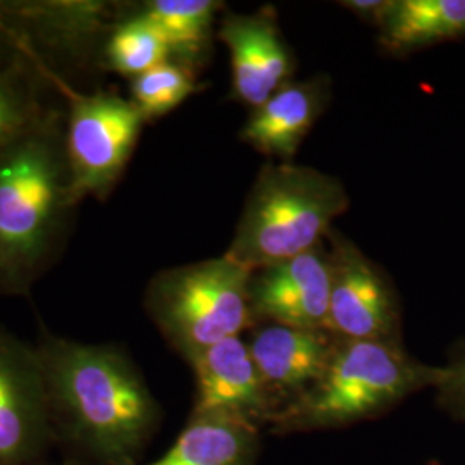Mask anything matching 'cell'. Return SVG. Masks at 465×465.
<instances>
[{"label": "cell", "instance_id": "17", "mask_svg": "<svg viewBox=\"0 0 465 465\" xmlns=\"http://www.w3.org/2000/svg\"><path fill=\"white\" fill-rule=\"evenodd\" d=\"M219 9L221 2L214 0H152L136 15L145 17L164 38L174 63L192 69L209 49Z\"/></svg>", "mask_w": 465, "mask_h": 465}, {"label": "cell", "instance_id": "22", "mask_svg": "<svg viewBox=\"0 0 465 465\" xmlns=\"http://www.w3.org/2000/svg\"><path fill=\"white\" fill-rule=\"evenodd\" d=\"M388 4L390 2H384V0H349V2H343V5L350 11L357 13L359 16L374 19L376 23L380 21V17L382 16Z\"/></svg>", "mask_w": 465, "mask_h": 465}, {"label": "cell", "instance_id": "7", "mask_svg": "<svg viewBox=\"0 0 465 465\" xmlns=\"http://www.w3.org/2000/svg\"><path fill=\"white\" fill-rule=\"evenodd\" d=\"M55 436L35 345L0 326V465H49Z\"/></svg>", "mask_w": 465, "mask_h": 465}, {"label": "cell", "instance_id": "13", "mask_svg": "<svg viewBox=\"0 0 465 465\" xmlns=\"http://www.w3.org/2000/svg\"><path fill=\"white\" fill-rule=\"evenodd\" d=\"M328 100L322 80L288 84L253 109L242 138L252 147L288 163L314 126Z\"/></svg>", "mask_w": 465, "mask_h": 465}, {"label": "cell", "instance_id": "15", "mask_svg": "<svg viewBox=\"0 0 465 465\" xmlns=\"http://www.w3.org/2000/svg\"><path fill=\"white\" fill-rule=\"evenodd\" d=\"M382 45L422 49L465 36V0H390L378 21Z\"/></svg>", "mask_w": 465, "mask_h": 465}, {"label": "cell", "instance_id": "1", "mask_svg": "<svg viewBox=\"0 0 465 465\" xmlns=\"http://www.w3.org/2000/svg\"><path fill=\"white\" fill-rule=\"evenodd\" d=\"M55 443L78 465H136L161 407L126 351L44 330L36 345Z\"/></svg>", "mask_w": 465, "mask_h": 465}, {"label": "cell", "instance_id": "16", "mask_svg": "<svg viewBox=\"0 0 465 465\" xmlns=\"http://www.w3.org/2000/svg\"><path fill=\"white\" fill-rule=\"evenodd\" d=\"M0 11L28 25L45 44L74 52H84L104 32H111L104 2L0 4Z\"/></svg>", "mask_w": 465, "mask_h": 465}, {"label": "cell", "instance_id": "14", "mask_svg": "<svg viewBox=\"0 0 465 465\" xmlns=\"http://www.w3.org/2000/svg\"><path fill=\"white\" fill-rule=\"evenodd\" d=\"M261 430L224 417L190 416L163 457L136 465H255Z\"/></svg>", "mask_w": 465, "mask_h": 465}, {"label": "cell", "instance_id": "20", "mask_svg": "<svg viewBox=\"0 0 465 465\" xmlns=\"http://www.w3.org/2000/svg\"><path fill=\"white\" fill-rule=\"evenodd\" d=\"M197 90L193 71L178 63L166 61L134 78L132 102L142 116L161 117L176 109Z\"/></svg>", "mask_w": 465, "mask_h": 465}, {"label": "cell", "instance_id": "3", "mask_svg": "<svg viewBox=\"0 0 465 465\" xmlns=\"http://www.w3.org/2000/svg\"><path fill=\"white\" fill-rule=\"evenodd\" d=\"M445 374V366L417 361L403 343L338 340L322 376L271 417L267 430L282 436L351 426L386 414L419 391L436 390Z\"/></svg>", "mask_w": 465, "mask_h": 465}, {"label": "cell", "instance_id": "23", "mask_svg": "<svg viewBox=\"0 0 465 465\" xmlns=\"http://www.w3.org/2000/svg\"><path fill=\"white\" fill-rule=\"evenodd\" d=\"M76 465H78V464H76Z\"/></svg>", "mask_w": 465, "mask_h": 465}, {"label": "cell", "instance_id": "9", "mask_svg": "<svg viewBox=\"0 0 465 465\" xmlns=\"http://www.w3.org/2000/svg\"><path fill=\"white\" fill-rule=\"evenodd\" d=\"M190 367L195 400L190 416L224 417L257 430L267 428L274 405L255 367L249 343L232 336L203 350Z\"/></svg>", "mask_w": 465, "mask_h": 465}, {"label": "cell", "instance_id": "6", "mask_svg": "<svg viewBox=\"0 0 465 465\" xmlns=\"http://www.w3.org/2000/svg\"><path fill=\"white\" fill-rule=\"evenodd\" d=\"M145 117L132 100L114 94L69 92L64 147L71 197L105 199L134 153Z\"/></svg>", "mask_w": 465, "mask_h": 465}, {"label": "cell", "instance_id": "12", "mask_svg": "<svg viewBox=\"0 0 465 465\" xmlns=\"http://www.w3.org/2000/svg\"><path fill=\"white\" fill-rule=\"evenodd\" d=\"M219 38L232 55V92L245 105L257 109L290 84L293 59L269 9L257 15H228L221 23Z\"/></svg>", "mask_w": 465, "mask_h": 465}, {"label": "cell", "instance_id": "10", "mask_svg": "<svg viewBox=\"0 0 465 465\" xmlns=\"http://www.w3.org/2000/svg\"><path fill=\"white\" fill-rule=\"evenodd\" d=\"M330 288V250L322 243L293 259L257 269L250 278V309L255 324L326 330Z\"/></svg>", "mask_w": 465, "mask_h": 465}, {"label": "cell", "instance_id": "4", "mask_svg": "<svg viewBox=\"0 0 465 465\" xmlns=\"http://www.w3.org/2000/svg\"><path fill=\"white\" fill-rule=\"evenodd\" d=\"M347 209L349 193L331 174L290 163L267 164L224 255L250 272L293 259L321 245Z\"/></svg>", "mask_w": 465, "mask_h": 465}, {"label": "cell", "instance_id": "5", "mask_svg": "<svg viewBox=\"0 0 465 465\" xmlns=\"http://www.w3.org/2000/svg\"><path fill=\"white\" fill-rule=\"evenodd\" d=\"M252 272L228 255L164 269L145 292V311L171 349L190 364L203 350L255 326Z\"/></svg>", "mask_w": 465, "mask_h": 465}, {"label": "cell", "instance_id": "21", "mask_svg": "<svg viewBox=\"0 0 465 465\" xmlns=\"http://www.w3.org/2000/svg\"><path fill=\"white\" fill-rule=\"evenodd\" d=\"M445 371L443 381L434 390L436 401L445 414L465 424V338L451 351Z\"/></svg>", "mask_w": 465, "mask_h": 465}, {"label": "cell", "instance_id": "19", "mask_svg": "<svg viewBox=\"0 0 465 465\" xmlns=\"http://www.w3.org/2000/svg\"><path fill=\"white\" fill-rule=\"evenodd\" d=\"M49 111L40 88L26 67L0 69V149Z\"/></svg>", "mask_w": 465, "mask_h": 465}, {"label": "cell", "instance_id": "8", "mask_svg": "<svg viewBox=\"0 0 465 465\" xmlns=\"http://www.w3.org/2000/svg\"><path fill=\"white\" fill-rule=\"evenodd\" d=\"M330 309L326 330L338 340L401 343L399 300L381 271L345 236L330 232Z\"/></svg>", "mask_w": 465, "mask_h": 465}, {"label": "cell", "instance_id": "11", "mask_svg": "<svg viewBox=\"0 0 465 465\" xmlns=\"http://www.w3.org/2000/svg\"><path fill=\"white\" fill-rule=\"evenodd\" d=\"M247 343L278 414L322 376L338 338L328 330L259 322Z\"/></svg>", "mask_w": 465, "mask_h": 465}, {"label": "cell", "instance_id": "18", "mask_svg": "<svg viewBox=\"0 0 465 465\" xmlns=\"http://www.w3.org/2000/svg\"><path fill=\"white\" fill-rule=\"evenodd\" d=\"M104 57L109 69L132 78L171 61L164 38L140 15L119 21L111 28Z\"/></svg>", "mask_w": 465, "mask_h": 465}, {"label": "cell", "instance_id": "2", "mask_svg": "<svg viewBox=\"0 0 465 465\" xmlns=\"http://www.w3.org/2000/svg\"><path fill=\"white\" fill-rule=\"evenodd\" d=\"M74 207L64 119L49 109L0 149V295H30L63 247Z\"/></svg>", "mask_w": 465, "mask_h": 465}]
</instances>
